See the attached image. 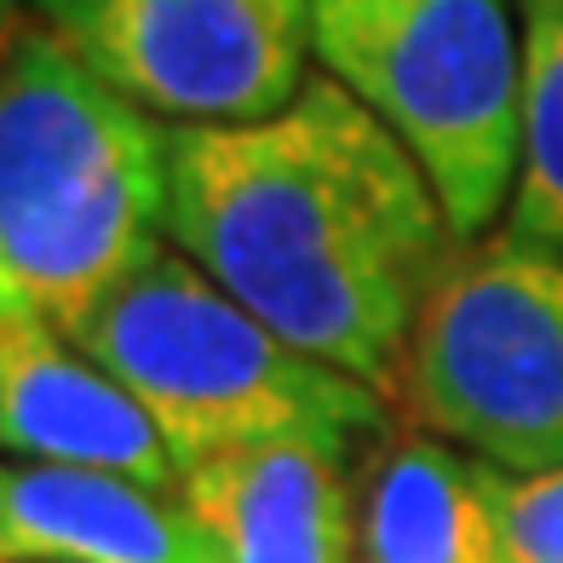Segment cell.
<instances>
[{
    "label": "cell",
    "mask_w": 563,
    "mask_h": 563,
    "mask_svg": "<svg viewBox=\"0 0 563 563\" xmlns=\"http://www.w3.org/2000/svg\"><path fill=\"white\" fill-rule=\"evenodd\" d=\"M133 397L185 466L242 443L386 431V397L294 351L190 253L156 236L64 334Z\"/></svg>",
    "instance_id": "obj_3"
},
{
    "label": "cell",
    "mask_w": 563,
    "mask_h": 563,
    "mask_svg": "<svg viewBox=\"0 0 563 563\" xmlns=\"http://www.w3.org/2000/svg\"><path fill=\"white\" fill-rule=\"evenodd\" d=\"M162 236L271 334L386 402L460 242L402 139L328 75L271 121L167 126Z\"/></svg>",
    "instance_id": "obj_1"
},
{
    "label": "cell",
    "mask_w": 563,
    "mask_h": 563,
    "mask_svg": "<svg viewBox=\"0 0 563 563\" xmlns=\"http://www.w3.org/2000/svg\"><path fill=\"white\" fill-rule=\"evenodd\" d=\"M110 92L173 126L271 121L311 87L305 0H35Z\"/></svg>",
    "instance_id": "obj_6"
},
{
    "label": "cell",
    "mask_w": 563,
    "mask_h": 563,
    "mask_svg": "<svg viewBox=\"0 0 563 563\" xmlns=\"http://www.w3.org/2000/svg\"><path fill=\"white\" fill-rule=\"evenodd\" d=\"M506 236L563 253V0L523 7V144Z\"/></svg>",
    "instance_id": "obj_11"
},
{
    "label": "cell",
    "mask_w": 563,
    "mask_h": 563,
    "mask_svg": "<svg viewBox=\"0 0 563 563\" xmlns=\"http://www.w3.org/2000/svg\"><path fill=\"white\" fill-rule=\"evenodd\" d=\"M500 563H563V472H500Z\"/></svg>",
    "instance_id": "obj_12"
},
{
    "label": "cell",
    "mask_w": 563,
    "mask_h": 563,
    "mask_svg": "<svg viewBox=\"0 0 563 563\" xmlns=\"http://www.w3.org/2000/svg\"><path fill=\"white\" fill-rule=\"evenodd\" d=\"M0 563H224L178 495L81 466H0Z\"/></svg>",
    "instance_id": "obj_9"
},
{
    "label": "cell",
    "mask_w": 563,
    "mask_h": 563,
    "mask_svg": "<svg viewBox=\"0 0 563 563\" xmlns=\"http://www.w3.org/2000/svg\"><path fill=\"white\" fill-rule=\"evenodd\" d=\"M0 454L178 495V460L156 420L53 322L30 317H0Z\"/></svg>",
    "instance_id": "obj_7"
},
{
    "label": "cell",
    "mask_w": 563,
    "mask_h": 563,
    "mask_svg": "<svg viewBox=\"0 0 563 563\" xmlns=\"http://www.w3.org/2000/svg\"><path fill=\"white\" fill-rule=\"evenodd\" d=\"M351 443L271 438L185 466L178 500L213 534L224 563H351L356 489Z\"/></svg>",
    "instance_id": "obj_8"
},
{
    "label": "cell",
    "mask_w": 563,
    "mask_h": 563,
    "mask_svg": "<svg viewBox=\"0 0 563 563\" xmlns=\"http://www.w3.org/2000/svg\"><path fill=\"white\" fill-rule=\"evenodd\" d=\"M7 30H18V0H0V41H7Z\"/></svg>",
    "instance_id": "obj_13"
},
{
    "label": "cell",
    "mask_w": 563,
    "mask_h": 563,
    "mask_svg": "<svg viewBox=\"0 0 563 563\" xmlns=\"http://www.w3.org/2000/svg\"><path fill=\"white\" fill-rule=\"evenodd\" d=\"M523 7H529V0H523Z\"/></svg>",
    "instance_id": "obj_14"
},
{
    "label": "cell",
    "mask_w": 563,
    "mask_h": 563,
    "mask_svg": "<svg viewBox=\"0 0 563 563\" xmlns=\"http://www.w3.org/2000/svg\"><path fill=\"white\" fill-rule=\"evenodd\" d=\"M167 126L53 30L0 41V317H75L162 236Z\"/></svg>",
    "instance_id": "obj_2"
},
{
    "label": "cell",
    "mask_w": 563,
    "mask_h": 563,
    "mask_svg": "<svg viewBox=\"0 0 563 563\" xmlns=\"http://www.w3.org/2000/svg\"><path fill=\"white\" fill-rule=\"evenodd\" d=\"M402 397L511 477L563 472V253L518 236L454 253L420 305Z\"/></svg>",
    "instance_id": "obj_5"
},
{
    "label": "cell",
    "mask_w": 563,
    "mask_h": 563,
    "mask_svg": "<svg viewBox=\"0 0 563 563\" xmlns=\"http://www.w3.org/2000/svg\"><path fill=\"white\" fill-rule=\"evenodd\" d=\"M500 466L438 438H391L356 483L363 563H500Z\"/></svg>",
    "instance_id": "obj_10"
},
{
    "label": "cell",
    "mask_w": 563,
    "mask_h": 563,
    "mask_svg": "<svg viewBox=\"0 0 563 563\" xmlns=\"http://www.w3.org/2000/svg\"><path fill=\"white\" fill-rule=\"evenodd\" d=\"M311 58L431 178L472 242L511 201L523 144V35L506 0H305Z\"/></svg>",
    "instance_id": "obj_4"
}]
</instances>
